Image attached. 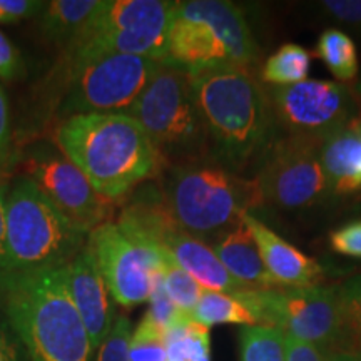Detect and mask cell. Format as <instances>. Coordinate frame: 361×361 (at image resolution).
I'll return each instance as SVG.
<instances>
[{
  "label": "cell",
  "mask_w": 361,
  "mask_h": 361,
  "mask_svg": "<svg viewBox=\"0 0 361 361\" xmlns=\"http://www.w3.org/2000/svg\"><path fill=\"white\" fill-rule=\"evenodd\" d=\"M0 311L29 361H92L96 351L61 269L0 273Z\"/></svg>",
  "instance_id": "cell-1"
},
{
  "label": "cell",
  "mask_w": 361,
  "mask_h": 361,
  "mask_svg": "<svg viewBox=\"0 0 361 361\" xmlns=\"http://www.w3.org/2000/svg\"><path fill=\"white\" fill-rule=\"evenodd\" d=\"M54 141L102 196L116 202L162 171L146 130L126 114L71 117L57 124Z\"/></svg>",
  "instance_id": "cell-2"
},
{
  "label": "cell",
  "mask_w": 361,
  "mask_h": 361,
  "mask_svg": "<svg viewBox=\"0 0 361 361\" xmlns=\"http://www.w3.org/2000/svg\"><path fill=\"white\" fill-rule=\"evenodd\" d=\"M188 72L211 152L233 169L264 154L276 123L268 92L256 82L251 69L209 67Z\"/></svg>",
  "instance_id": "cell-3"
},
{
  "label": "cell",
  "mask_w": 361,
  "mask_h": 361,
  "mask_svg": "<svg viewBox=\"0 0 361 361\" xmlns=\"http://www.w3.org/2000/svg\"><path fill=\"white\" fill-rule=\"evenodd\" d=\"M161 194L183 231L206 243L241 223V216L264 204L256 179L209 159L183 162L161 171Z\"/></svg>",
  "instance_id": "cell-4"
},
{
  "label": "cell",
  "mask_w": 361,
  "mask_h": 361,
  "mask_svg": "<svg viewBox=\"0 0 361 361\" xmlns=\"http://www.w3.org/2000/svg\"><path fill=\"white\" fill-rule=\"evenodd\" d=\"M258 44L243 12L223 0L178 2L168 40V62L186 71L209 67L251 69Z\"/></svg>",
  "instance_id": "cell-5"
},
{
  "label": "cell",
  "mask_w": 361,
  "mask_h": 361,
  "mask_svg": "<svg viewBox=\"0 0 361 361\" xmlns=\"http://www.w3.org/2000/svg\"><path fill=\"white\" fill-rule=\"evenodd\" d=\"M162 62L147 57L106 54L79 62L62 61L54 71L57 80L52 119L59 124L75 116L129 114Z\"/></svg>",
  "instance_id": "cell-6"
},
{
  "label": "cell",
  "mask_w": 361,
  "mask_h": 361,
  "mask_svg": "<svg viewBox=\"0 0 361 361\" xmlns=\"http://www.w3.org/2000/svg\"><path fill=\"white\" fill-rule=\"evenodd\" d=\"M6 226L12 271L61 269L87 246V234L75 228L27 176L6 192Z\"/></svg>",
  "instance_id": "cell-7"
},
{
  "label": "cell",
  "mask_w": 361,
  "mask_h": 361,
  "mask_svg": "<svg viewBox=\"0 0 361 361\" xmlns=\"http://www.w3.org/2000/svg\"><path fill=\"white\" fill-rule=\"evenodd\" d=\"M168 166L207 159L209 137L194 101L189 72L162 64L129 111Z\"/></svg>",
  "instance_id": "cell-8"
},
{
  "label": "cell",
  "mask_w": 361,
  "mask_h": 361,
  "mask_svg": "<svg viewBox=\"0 0 361 361\" xmlns=\"http://www.w3.org/2000/svg\"><path fill=\"white\" fill-rule=\"evenodd\" d=\"M178 2L168 0H102L62 61L79 62L106 54L168 62V40Z\"/></svg>",
  "instance_id": "cell-9"
},
{
  "label": "cell",
  "mask_w": 361,
  "mask_h": 361,
  "mask_svg": "<svg viewBox=\"0 0 361 361\" xmlns=\"http://www.w3.org/2000/svg\"><path fill=\"white\" fill-rule=\"evenodd\" d=\"M256 322L311 343L324 353L350 350L336 288H279L236 295Z\"/></svg>",
  "instance_id": "cell-10"
},
{
  "label": "cell",
  "mask_w": 361,
  "mask_h": 361,
  "mask_svg": "<svg viewBox=\"0 0 361 361\" xmlns=\"http://www.w3.org/2000/svg\"><path fill=\"white\" fill-rule=\"evenodd\" d=\"M87 250L112 300L124 308L149 301L168 255L124 231L116 221L94 229L87 236Z\"/></svg>",
  "instance_id": "cell-11"
},
{
  "label": "cell",
  "mask_w": 361,
  "mask_h": 361,
  "mask_svg": "<svg viewBox=\"0 0 361 361\" xmlns=\"http://www.w3.org/2000/svg\"><path fill=\"white\" fill-rule=\"evenodd\" d=\"M323 139L288 135L266 149L258 180L264 202L283 209H301L329 192L319 147Z\"/></svg>",
  "instance_id": "cell-12"
},
{
  "label": "cell",
  "mask_w": 361,
  "mask_h": 361,
  "mask_svg": "<svg viewBox=\"0 0 361 361\" xmlns=\"http://www.w3.org/2000/svg\"><path fill=\"white\" fill-rule=\"evenodd\" d=\"M274 123L288 135L324 139L356 119V101L346 85L306 79L268 92Z\"/></svg>",
  "instance_id": "cell-13"
},
{
  "label": "cell",
  "mask_w": 361,
  "mask_h": 361,
  "mask_svg": "<svg viewBox=\"0 0 361 361\" xmlns=\"http://www.w3.org/2000/svg\"><path fill=\"white\" fill-rule=\"evenodd\" d=\"M25 171L44 196L87 236L114 218L119 202L102 196L66 156H34L25 162Z\"/></svg>",
  "instance_id": "cell-14"
},
{
  "label": "cell",
  "mask_w": 361,
  "mask_h": 361,
  "mask_svg": "<svg viewBox=\"0 0 361 361\" xmlns=\"http://www.w3.org/2000/svg\"><path fill=\"white\" fill-rule=\"evenodd\" d=\"M61 271L72 303L87 329L90 345L94 351H97L109 335L116 319L109 288L99 273L87 246Z\"/></svg>",
  "instance_id": "cell-15"
},
{
  "label": "cell",
  "mask_w": 361,
  "mask_h": 361,
  "mask_svg": "<svg viewBox=\"0 0 361 361\" xmlns=\"http://www.w3.org/2000/svg\"><path fill=\"white\" fill-rule=\"evenodd\" d=\"M241 221L255 238L264 268L279 288L318 286L323 279V268L318 261L284 241L251 213L243 214Z\"/></svg>",
  "instance_id": "cell-16"
},
{
  "label": "cell",
  "mask_w": 361,
  "mask_h": 361,
  "mask_svg": "<svg viewBox=\"0 0 361 361\" xmlns=\"http://www.w3.org/2000/svg\"><path fill=\"white\" fill-rule=\"evenodd\" d=\"M159 250L169 256L180 269L192 276L206 291L238 295L247 291L226 271L213 246L176 228L162 239Z\"/></svg>",
  "instance_id": "cell-17"
},
{
  "label": "cell",
  "mask_w": 361,
  "mask_h": 361,
  "mask_svg": "<svg viewBox=\"0 0 361 361\" xmlns=\"http://www.w3.org/2000/svg\"><path fill=\"white\" fill-rule=\"evenodd\" d=\"M319 157L329 192H361V119H353L322 141Z\"/></svg>",
  "instance_id": "cell-18"
},
{
  "label": "cell",
  "mask_w": 361,
  "mask_h": 361,
  "mask_svg": "<svg viewBox=\"0 0 361 361\" xmlns=\"http://www.w3.org/2000/svg\"><path fill=\"white\" fill-rule=\"evenodd\" d=\"M213 250L226 271L246 290H279L278 284L266 271L258 245L243 221L223 236L214 239Z\"/></svg>",
  "instance_id": "cell-19"
},
{
  "label": "cell",
  "mask_w": 361,
  "mask_h": 361,
  "mask_svg": "<svg viewBox=\"0 0 361 361\" xmlns=\"http://www.w3.org/2000/svg\"><path fill=\"white\" fill-rule=\"evenodd\" d=\"M102 0H52L45 2L40 12V29L45 37L54 42L69 45L94 13L101 7Z\"/></svg>",
  "instance_id": "cell-20"
},
{
  "label": "cell",
  "mask_w": 361,
  "mask_h": 361,
  "mask_svg": "<svg viewBox=\"0 0 361 361\" xmlns=\"http://www.w3.org/2000/svg\"><path fill=\"white\" fill-rule=\"evenodd\" d=\"M191 322L211 328L214 324H243V326H255L258 324L256 316L243 303L236 295H226L218 291L202 293L200 303L196 305Z\"/></svg>",
  "instance_id": "cell-21"
},
{
  "label": "cell",
  "mask_w": 361,
  "mask_h": 361,
  "mask_svg": "<svg viewBox=\"0 0 361 361\" xmlns=\"http://www.w3.org/2000/svg\"><path fill=\"white\" fill-rule=\"evenodd\" d=\"M311 56L298 44H284L266 59L261 69V80L274 87H288L308 79Z\"/></svg>",
  "instance_id": "cell-22"
},
{
  "label": "cell",
  "mask_w": 361,
  "mask_h": 361,
  "mask_svg": "<svg viewBox=\"0 0 361 361\" xmlns=\"http://www.w3.org/2000/svg\"><path fill=\"white\" fill-rule=\"evenodd\" d=\"M316 57L322 59L341 82L353 80L358 74V52L353 39L338 29H328L318 39L314 49Z\"/></svg>",
  "instance_id": "cell-23"
},
{
  "label": "cell",
  "mask_w": 361,
  "mask_h": 361,
  "mask_svg": "<svg viewBox=\"0 0 361 361\" xmlns=\"http://www.w3.org/2000/svg\"><path fill=\"white\" fill-rule=\"evenodd\" d=\"M168 361H211L209 328L189 319L164 336Z\"/></svg>",
  "instance_id": "cell-24"
},
{
  "label": "cell",
  "mask_w": 361,
  "mask_h": 361,
  "mask_svg": "<svg viewBox=\"0 0 361 361\" xmlns=\"http://www.w3.org/2000/svg\"><path fill=\"white\" fill-rule=\"evenodd\" d=\"M241 361H286V335L273 326H245L239 333Z\"/></svg>",
  "instance_id": "cell-25"
},
{
  "label": "cell",
  "mask_w": 361,
  "mask_h": 361,
  "mask_svg": "<svg viewBox=\"0 0 361 361\" xmlns=\"http://www.w3.org/2000/svg\"><path fill=\"white\" fill-rule=\"evenodd\" d=\"M162 283H164L166 293L176 305V308L180 311V314L186 319H191L192 311L200 303L204 288L192 276H189L186 271L180 269L169 256L164 263V269H162Z\"/></svg>",
  "instance_id": "cell-26"
},
{
  "label": "cell",
  "mask_w": 361,
  "mask_h": 361,
  "mask_svg": "<svg viewBox=\"0 0 361 361\" xmlns=\"http://www.w3.org/2000/svg\"><path fill=\"white\" fill-rule=\"evenodd\" d=\"M164 336V333L144 314L130 338L129 361H168Z\"/></svg>",
  "instance_id": "cell-27"
},
{
  "label": "cell",
  "mask_w": 361,
  "mask_h": 361,
  "mask_svg": "<svg viewBox=\"0 0 361 361\" xmlns=\"http://www.w3.org/2000/svg\"><path fill=\"white\" fill-rule=\"evenodd\" d=\"M336 290L350 350L361 351V274Z\"/></svg>",
  "instance_id": "cell-28"
},
{
  "label": "cell",
  "mask_w": 361,
  "mask_h": 361,
  "mask_svg": "<svg viewBox=\"0 0 361 361\" xmlns=\"http://www.w3.org/2000/svg\"><path fill=\"white\" fill-rule=\"evenodd\" d=\"M146 316L164 335L169 329L178 326V324L189 322V319L180 314V311L176 308V305L171 301L168 293H166L164 283H162V274L157 278L154 290H152L151 298H149V310Z\"/></svg>",
  "instance_id": "cell-29"
},
{
  "label": "cell",
  "mask_w": 361,
  "mask_h": 361,
  "mask_svg": "<svg viewBox=\"0 0 361 361\" xmlns=\"http://www.w3.org/2000/svg\"><path fill=\"white\" fill-rule=\"evenodd\" d=\"M133 323L126 314L116 316L109 335L97 350L96 361H129L130 338H133Z\"/></svg>",
  "instance_id": "cell-30"
},
{
  "label": "cell",
  "mask_w": 361,
  "mask_h": 361,
  "mask_svg": "<svg viewBox=\"0 0 361 361\" xmlns=\"http://www.w3.org/2000/svg\"><path fill=\"white\" fill-rule=\"evenodd\" d=\"M329 245L333 251L350 258H361V221H353L335 229L329 234Z\"/></svg>",
  "instance_id": "cell-31"
},
{
  "label": "cell",
  "mask_w": 361,
  "mask_h": 361,
  "mask_svg": "<svg viewBox=\"0 0 361 361\" xmlns=\"http://www.w3.org/2000/svg\"><path fill=\"white\" fill-rule=\"evenodd\" d=\"M45 2L37 0H0V12L4 16V24H16L42 12Z\"/></svg>",
  "instance_id": "cell-32"
},
{
  "label": "cell",
  "mask_w": 361,
  "mask_h": 361,
  "mask_svg": "<svg viewBox=\"0 0 361 361\" xmlns=\"http://www.w3.org/2000/svg\"><path fill=\"white\" fill-rule=\"evenodd\" d=\"M22 74V59L17 47L0 30V80H13Z\"/></svg>",
  "instance_id": "cell-33"
},
{
  "label": "cell",
  "mask_w": 361,
  "mask_h": 361,
  "mask_svg": "<svg viewBox=\"0 0 361 361\" xmlns=\"http://www.w3.org/2000/svg\"><path fill=\"white\" fill-rule=\"evenodd\" d=\"M0 361H24L22 345L0 311Z\"/></svg>",
  "instance_id": "cell-34"
},
{
  "label": "cell",
  "mask_w": 361,
  "mask_h": 361,
  "mask_svg": "<svg viewBox=\"0 0 361 361\" xmlns=\"http://www.w3.org/2000/svg\"><path fill=\"white\" fill-rule=\"evenodd\" d=\"M326 353L311 343L286 336V361H326Z\"/></svg>",
  "instance_id": "cell-35"
},
{
  "label": "cell",
  "mask_w": 361,
  "mask_h": 361,
  "mask_svg": "<svg viewBox=\"0 0 361 361\" xmlns=\"http://www.w3.org/2000/svg\"><path fill=\"white\" fill-rule=\"evenodd\" d=\"M11 154V121H8V101L4 85L0 84V169Z\"/></svg>",
  "instance_id": "cell-36"
},
{
  "label": "cell",
  "mask_w": 361,
  "mask_h": 361,
  "mask_svg": "<svg viewBox=\"0 0 361 361\" xmlns=\"http://www.w3.org/2000/svg\"><path fill=\"white\" fill-rule=\"evenodd\" d=\"M323 7L336 17L338 20L350 22V24H361V2L358 0H328L323 2Z\"/></svg>",
  "instance_id": "cell-37"
},
{
  "label": "cell",
  "mask_w": 361,
  "mask_h": 361,
  "mask_svg": "<svg viewBox=\"0 0 361 361\" xmlns=\"http://www.w3.org/2000/svg\"><path fill=\"white\" fill-rule=\"evenodd\" d=\"M12 271L7 247V226H6V192L0 189V273Z\"/></svg>",
  "instance_id": "cell-38"
},
{
  "label": "cell",
  "mask_w": 361,
  "mask_h": 361,
  "mask_svg": "<svg viewBox=\"0 0 361 361\" xmlns=\"http://www.w3.org/2000/svg\"><path fill=\"white\" fill-rule=\"evenodd\" d=\"M326 361H361V351L355 350H343L329 353L326 356Z\"/></svg>",
  "instance_id": "cell-39"
},
{
  "label": "cell",
  "mask_w": 361,
  "mask_h": 361,
  "mask_svg": "<svg viewBox=\"0 0 361 361\" xmlns=\"http://www.w3.org/2000/svg\"><path fill=\"white\" fill-rule=\"evenodd\" d=\"M0 24H4V16H2V12H0Z\"/></svg>",
  "instance_id": "cell-40"
}]
</instances>
